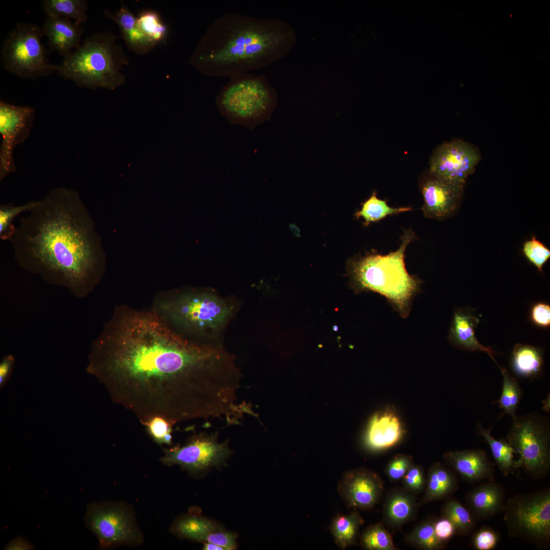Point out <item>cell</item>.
I'll return each instance as SVG.
<instances>
[{"label": "cell", "mask_w": 550, "mask_h": 550, "mask_svg": "<svg viewBox=\"0 0 550 550\" xmlns=\"http://www.w3.org/2000/svg\"><path fill=\"white\" fill-rule=\"evenodd\" d=\"M410 207L393 208L389 206L386 201L377 197L375 192L362 204L361 209L355 213L358 218H363L364 225L378 222L388 216L412 210Z\"/></svg>", "instance_id": "f546056e"}, {"label": "cell", "mask_w": 550, "mask_h": 550, "mask_svg": "<svg viewBox=\"0 0 550 550\" xmlns=\"http://www.w3.org/2000/svg\"><path fill=\"white\" fill-rule=\"evenodd\" d=\"M522 252L529 261L542 272L543 266L550 258V250L534 236L524 243Z\"/></svg>", "instance_id": "8d00e7d4"}, {"label": "cell", "mask_w": 550, "mask_h": 550, "mask_svg": "<svg viewBox=\"0 0 550 550\" xmlns=\"http://www.w3.org/2000/svg\"><path fill=\"white\" fill-rule=\"evenodd\" d=\"M215 103L230 124L253 130L270 119L278 96L266 77L247 73L230 78L217 94Z\"/></svg>", "instance_id": "52a82bcc"}, {"label": "cell", "mask_w": 550, "mask_h": 550, "mask_svg": "<svg viewBox=\"0 0 550 550\" xmlns=\"http://www.w3.org/2000/svg\"><path fill=\"white\" fill-rule=\"evenodd\" d=\"M34 548L33 545L28 540L21 537H17L10 541L5 546L7 550H29Z\"/></svg>", "instance_id": "f6af8a7d"}, {"label": "cell", "mask_w": 550, "mask_h": 550, "mask_svg": "<svg viewBox=\"0 0 550 550\" xmlns=\"http://www.w3.org/2000/svg\"><path fill=\"white\" fill-rule=\"evenodd\" d=\"M85 521L98 538L101 548L136 546L143 542L133 509L124 502L91 503L87 507Z\"/></svg>", "instance_id": "30bf717a"}, {"label": "cell", "mask_w": 550, "mask_h": 550, "mask_svg": "<svg viewBox=\"0 0 550 550\" xmlns=\"http://www.w3.org/2000/svg\"><path fill=\"white\" fill-rule=\"evenodd\" d=\"M413 464V458L411 456L405 454H399L394 457L389 462L386 469V473L392 481H398L402 479Z\"/></svg>", "instance_id": "f35d334b"}, {"label": "cell", "mask_w": 550, "mask_h": 550, "mask_svg": "<svg viewBox=\"0 0 550 550\" xmlns=\"http://www.w3.org/2000/svg\"><path fill=\"white\" fill-rule=\"evenodd\" d=\"M28 212L10 240L18 265L76 297L87 296L104 273L105 256L78 193L56 188Z\"/></svg>", "instance_id": "7a4b0ae2"}, {"label": "cell", "mask_w": 550, "mask_h": 550, "mask_svg": "<svg viewBox=\"0 0 550 550\" xmlns=\"http://www.w3.org/2000/svg\"><path fill=\"white\" fill-rule=\"evenodd\" d=\"M404 433L400 418L392 409L375 413L370 418L364 434V443L372 451H379L396 445Z\"/></svg>", "instance_id": "ac0fdd59"}, {"label": "cell", "mask_w": 550, "mask_h": 550, "mask_svg": "<svg viewBox=\"0 0 550 550\" xmlns=\"http://www.w3.org/2000/svg\"><path fill=\"white\" fill-rule=\"evenodd\" d=\"M406 540L413 545L425 549H438L443 547V542L436 536L434 522L431 520L417 526L408 535Z\"/></svg>", "instance_id": "e575fe53"}, {"label": "cell", "mask_w": 550, "mask_h": 550, "mask_svg": "<svg viewBox=\"0 0 550 550\" xmlns=\"http://www.w3.org/2000/svg\"><path fill=\"white\" fill-rule=\"evenodd\" d=\"M42 28L36 24L17 23L3 41V68L18 77L35 80L56 72L42 42Z\"/></svg>", "instance_id": "ba28073f"}, {"label": "cell", "mask_w": 550, "mask_h": 550, "mask_svg": "<svg viewBox=\"0 0 550 550\" xmlns=\"http://www.w3.org/2000/svg\"><path fill=\"white\" fill-rule=\"evenodd\" d=\"M142 425L145 426L149 434L158 444H164V438L171 434L174 426L166 419L160 417H154Z\"/></svg>", "instance_id": "74e56055"}, {"label": "cell", "mask_w": 550, "mask_h": 550, "mask_svg": "<svg viewBox=\"0 0 550 550\" xmlns=\"http://www.w3.org/2000/svg\"><path fill=\"white\" fill-rule=\"evenodd\" d=\"M402 479L405 490L413 493L421 492L426 483L423 470L418 465L413 464Z\"/></svg>", "instance_id": "60d3db41"}, {"label": "cell", "mask_w": 550, "mask_h": 550, "mask_svg": "<svg viewBox=\"0 0 550 550\" xmlns=\"http://www.w3.org/2000/svg\"><path fill=\"white\" fill-rule=\"evenodd\" d=\"M383 490L380 477L364 468L347 472L338 486L340 496L347 507L352 509L373 507L379 501Z\"/></svg>", "instance_id": "9a60e30c"}, {"label": "cell", "mask_w": 550, "mask_h": 550, "mask_svg": "<svg viewBox=\"0 0 550 550\" xmlns=\"http://www.w3.org/2000/svg\"><path fill=\"white\" fill-rule=\"evenodd\" d=\"M549 439V424L542 416L530 414L513 419L507 440L518 456L516 469L535 477L546 474L550 468Z\"/></svg>", "instance_id": "9c48e42d"}, {"label": "cell", "mask_w": 550, "mask_h": 550, "mask_svg": "<svg viewBox=\"0 0 550 550\" xmlns=\"http://www.w3.org/2000/svg\"><path fill=\"white\" fill-rule=\"evenodd\" d=\"M106 18L114 21L120 29L121 37L128 49L138 55L148 53L156 46L149 41L139 28L136 17L122 3L118 10H104Z\"/></svg>", "instance_id": "44dd1931"}, {"label": "cell", "mask_w": 550, "mask_h": 550, "mask_svg": "<svg viewBox=\"0 0 550 550\" xmlns=\"http://www.w3.org/2000/svg\"><path fill=\"white\" fill-rule=\"evenodd\" d=\"M119 36L111 31L97 32L87 37L75 50L56 65V72L80 87L114 90L123 85L122 70L129 64Z\"/></svg>", "instance_id": "5b68a950"}, {"label": "cell", "mask_w": 550, "mask_h": 550, "mask_svg": "<svg viewBox=\"0 0 550 550\" xmlns=\"http://www.w3.org/2000/svg\"><path fill=\"white\" fill-rule=\"evenodd\" d=\"M509 533L539 544L550 539V491L545 490L510 499L504 506Z\"/></svg>", "instance_id": "8fae6325"}, {"label": "cell", "mask_w": 550, "mask_h": 550, "mask_svg": "<svg viewBox=\"0 0 550 550\" xmlns=\"http://www.w3.org/2000/svg\"><path fill=\"white\" fill-rule=\"evenodd\" d=\"M512 366L515 372L524 377L537 375L543 365V356L537 347L521 344H516L512 352Z\"/></svg>", "instance_id": "4316f807"}, {"label": "cell", "mask_w": 550, "mask_h": 550, "mask_svg": "<svg viewBox=\"0 0 550 550\" xmlns=\"http://www.w3.org/2000/svg\"><path fill=\"white\" fill-rule=\"evenodd\" d=\"M15 363V359L11 354L5 355L0 363V388L2 389L9 380Z\"/></svg>", "instance_id": "ee69618b"}, {"label": "cell", "mask_w": 550, "mask_h": 550, "mask_svg": "<svg viewBox=\"0 0 550 550\" xmlns=\"http://www.w3.org/2000/svg\"><path fill=\"white\" fill-rule=\"evenodd\" d=\"M480 484L468 493L467 502L478 517L486 518L504 508L505 492L499 484L492 482Z\"/></svg>", "instance_id": "7402d4cb"}, {"label": "cell", "mask_w": 550, "mask_h": 550, "mask_svg": "<svg viewBox=\"0 0 550 550\" xmlns=\"http://www.w3.org/2000/svg\"><path fill=\"white\" fill-rule=\"evenodd\" d=\"M499 368L503 378L502 391L500 398L493 403L499 404L503 415L507 414L513 419L516 416L523 392L517 380L505 368L500 366Z\"/></svg>", "instance_id": "4dcf8cb0"}, {"label": "cell", "mask_w": 550, "mask_h": 550, "mask_svg": "<svg viewBox=\"0 0 550 550\" xmlns=\"http://www.w3.org/2000/svg\"><path fill=\"white\" fill-rule=\"evenodd\" d=\"M531 319L536 325L542 327H548L550 325V306L549 305L539 302L534 305L531 311Z\"/></svg>", "instance_id": "b9f144b4"}, {"label": "cell", "mask_w": 550, "mask_h": 550, "mask_svg": "<svg viewBox=\"0 0 550 550\" xmlns=\"http://www.w3.org/2000/svg\"><path fill=\"white\" fill-rule=\"evenodd\" d=\"M478 434L482 436L489 445L493 457L499 469L505 476L515 471L516 459L515 451L507 439H496L491 434L490 429H484L481 424L478 425Z\"/></svg>", "instance_id": "83f0119b"}, {"label": "cell", "mask_w": 550, "mask_h": 550, "mask_svg": "<svg viewBox=\"0 0 550 550\" xmlns=\"http://www.w3.org/2000/svg\"><path fill=\"white\" fill-rule=\"evenodd\" d=\"M549 397H547L546 399L544 401V405L543 408L546 411H548V409H549V407H548V404H549Z\"/></svg>", "instance_id": "7dc6e473"}, {"label": "cell", "mask_w": 550, "mask_h": 550, "mask_svg": "<svg viewBox=\"0 0 550 550\" xmlns=\"http://www.w3.org/2000/svg\"><path fill=\"white\" fill-rule=\"evenodd\" d=\"M175 536L204 543H212L226 550L236 549L237 535L216 521L205 516L186 514L176 519L170 528Z\"/></svg>", "instance_id": "2e32d148"}, {"label": "cell", "mask_w": 550, "mask_h": 550, "mask_svg": "<svg viewBox=\"0 0 550 550\" xmlns=\"http://www.w3.org/2000/svg\"><path fill=\"white\" fill-rule=\"evenodd\" d=\"M41 7L47 17L71 19L80 24L88 19V7L85 0H44Z\"/></svg>", "instance_id": "f1b7e54d"}, {"label": "cell", "mask_w": 550, "mask_h": 550, "mask_svg": "<svg viewBox=\"0 0 550 550\" xmlns=\"http://www.w3.org/2000/svg\"><path fill=\"white\" fill-rule=\"evenodd\" d=\"M362 547L369 550H394V546L391 534L381 524H377L368 527L361 537Z\"/></svg>", "instance_id": "836d02e7"}, {"label": "cell", "mask_w": 550, "mask_h": 550, "mask_svg": "<svg viewBox=\"0 0 550 550\" xmlns=\"http://www.w3.org/2000/svg\"><path fill=\"white\" fill-rule=\"evenodd\" d=\"M152 309L177 331L196 336L218 334L233 312L223 298L200 289L159 293Z\"/></svg>", "instance_id": "8992f818"}, {"label": "cell", "mask_w": 550, "mask_h": 550, "mask_svg": "<svg viewBox=\"0 0 550 550\" xmlns=\"http://www.w3.org/2000/svg\"><path fill=\"white\" fill-rule=\"evenodd\" d=\"M434 528L436 536L443 542L449 539L456 533L453 524L444 517L434 522Z\"/></svg>", "instance_id": "7bdbcfd3"}, {"label": "cell", "mask_w": 550, "mask_h": 550, "mask_svg": "<svg viewBox=\"0 0 550 550\" xmlns=\"http://www.w3.org/2000/svg\"><path fill=\"white\" fill-rule=\"evenodd\" d=\"M499 540L500 536L494 530L482 527L474 534L472 544L477 550H491L497 546Z\"/></svg>", "instance_id": "ab89813d"}, {"label": "cell", "mask_w": 550, "mask_h": 550, "mask_svg": "<svg viewBox=\"0 0 550 550\" xmlns=\"http://www.w3.org/2000/svg\"><path fill=\"white\" fill-rule=\"evenodd\" d=\"M363 523L364 519L357 509H352L347 514L336 516L330 526L336 543L343 549L354 544L359 529Z\"/></svg>", "instance_id": "484cf974"}, {"label": "cell", "mask_w": 550, "mask_h": 550, "mask_svg": "<svg viewBox=\"0 0 550 550\" xmlns=\"http://www.w3.org/2000/svg\"><path fill=\"white\" fill-rule=\"evenodd\" d=\"M479 320L461 310L455 312L450 328L449 338L457 346L470 351H482L487 353L496 362L494 351L481 344L475 336V327Z\"/></svg>", "instance_id": "603a6c76"}, {"label": "cell", "mask_w": 550, "mask_h": 550, "mask_svg": "<svg viewBox=\"0 0 550 550\" xmlns=\"http://www.w3.org/2000/svg\"><path fill=\"white\" fill-rule=\"evenodd\" d=\"M137 22L144 35L156 45L167 38L168 27L156 11L150 9L142 11L137 17Z\"/></svg>", "instance_id": "1f68e13d"}, {"label": "cell", "mask_w": 550, "mask_h": 550, "mask_svg": "<svg viewBox=\"0 0 550 550\" xmlns=\"http://www.w3.org/2000/svg\"><path fill=\"white\" fill-rule=\"evenodd\" d=\"M464 184L432 176L425 180L421 186L424 215L441 219L452 215L458 206Z\"/></svg>", "instance_id": "e0dca14e"}, {"label": "cell", "mask_w": 550, "mask_h": 550, "mask_svg": "<svg viewBox=\"0 0 550 550\" xmlns=\"http://www.w3.org/2000/svg\"><path fill=\"white\" fill-rule=\"evenodd\" d=\"M35 204V201H33L20 205H14L13 204L1 205L0 237L2 240H11L16 229L13 224V219L20 213L29 211Z\"/></svg>", "instance_id": "d590c367"}, {"label": "cell", "mask_w": 550, "mask_h": 550, "mask_svg": "<svg viewBox=\"0 0 550 550\" xmlns=\"http://www.w3.org/2000/svg\"><path fill=\"white\" fill-rule=\"evenodd\" d=\"M417 503L408 491L394 489L387 496L383 506L385 521L397 529L413 519L417 512Z\"/></svg>", "instance_id": "cb8c5ba5"}, {"label": "cell", "mask_w": 550, "mask_h": 550, "mask_svg": "<svg viewBox=\"0 0 550 550\" xmlns=\"http://www.w3.org/2000/svg\"><path fill=\"white\" fill-rule=\"evenodd\" d=\"M203 548L205 550H226L223 547L212 543H204Z\"/></svg>", "instance_id": "bcb514c9"}, {"label": "cell", "mask_w": 550, "mask_h": 550, "mask_svg": "<svg viewBox=\"0 0 550 550\" xmlns=\"http://www.w3.org/2000/svg\"><path fill=\"white\" fill-rule=\"evenodd\" d=\"M416 239L411 229L405 230L398 249L386 255L368 253L351 259L348 264L352 281L359 290H371L387 298L403 317L408 316L412 301L420 291L422 281L406 270L405 253Z\"/></svg>", "instance_id": "277c9868"}, {"label": "cell", "mask_w": 550, "mask_h": 550, "mask_svg": "<svg viewBox=\"0 0 550 550\" xmlns=\"http://www.w3.org/2000/svg\"><path fill=\"white\" fill-rule=\"evenodd\" d=\"M87 372L143 424L229 417L241 374L219 345L187 338L153 309L116 307L92 342Z\"/></svg>", "instance_id": "6da1fadb"}, {"label": "cell", "mask_w": 550, "mask_h": 550, "mask_svg": "<svg viewBox=\"0 0 550 550\" xmlns=\"http://www.w3.org/2000/svg\"><path fill=\"white\" fill-rule=\"evenodd\" d=\"M231 454L228 441L219 442L216 434L202 433L190 437L183 446L166 449L161 460L168 466L178 465L199 476L223 466Z\"/></svg>", "instance_id": "7c38bea8"}, {"label": "cell", "mask_w": 550, "mask_h": 550, "mask_svg": "<svg viewBox=\"0 0 550 550\" xmlns=\"http://www.w3.org/2000/svg\"><path fill=\"white\" fill-rule=\"evenodd\" d=\"M481 159L475 146L462 140H454L435 150L430 161V173L435 177L465 184Z\"/></svg>", "instance_id": "5bb4252c"}, {"label": "cell", "mask_w": 550, "mask_h": 550, "mask_svg": "<svg viewBox=\"0 0 550 550\" xmlns=\"http://www.w3.org/2000/svg\"><path fill=\"white\" fill-rule=\"evenodd\" d=\"M34 109L30 106L0 102V179L15 171L13 151L18 144L29 136L35 118Z\"/></svg>", "instance_id": "4fadbf2b"}, {"label": "cell", "mask_w": 550, "mask_h": 550, "mask_svg": "<svg viewBox=\"0 0 550 550\" xmlns=\"http://www.w3.org/2000/svg\"><path fill=\"white\" fill-rule=\"evenodd\" d=\"M41 28L43 35L47 38L50 47L63 57L81 43L82 25L76 22H72L69 19L47 17Z\"/></svg>", "instance_id": "ffe728a7"}, {"label": "cell", "mask_w": 550, "mask_h": 550, "mask_svg": "<svg viewBox=\"0 0 550 550\" xmlns=\"http://www.w3.org/2000/svg\"><path fill=\"white\" fill-rule=\"evenodd\" d=\"M443 517L446 518L454 526L456 533L464 535L474 529V515L460 502L451 500L443 508Z\"/></svg>", "instance_id": "d6a6232c"}, {"label": "cell", "mask_w": 550, "mask_h": 550, "mask_svg": "<svg viewBox=\"0 0 550 550\" xmlns=\"http://www.w3.org/2000/svg\"><path fill=\"white\" fill-rule=\"evenodd\" d=\"M297 41L293 26L282 19L227 13L210 23L188 64L204 75L231 78L283 59Z\"/></svg>", "instance_id": "3957f363"}, {"label": "cell", "mask_w": 550, "mask_h": 550, "mask_svg": "<svg viewBox=\"0 0 550 550\" xmlns=\"http://www.w3.org/2000/svg\"><path fill=\"white\" fill-rule=\"evenodd\" d=\"M423 502L439 500L450 494L457 488V481L453 473L440 462L430 468Z\"/></svg>", "instance_id": "d4e9b609"}, {"label": "cell", "mask_w": 550, "mask_h": 550, "mask_svg": "<svg viewBox=\"0 0 550 550\" xmlns=\"http://www.w3.org/2000/svg\"><path fill=\"white\" fill-rule=\"evenodd\" d=\"M444 458L467 481L476 482L484 479L494 480L493 465L482 450L451 451L446 453Z\"/></svg>", "instance_id": "d6986e66"}]
</instances>
